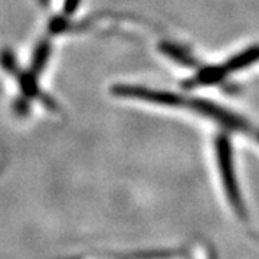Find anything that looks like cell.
Wrapping results in <instances>:
<instances>
[{
    "mask_svg": "<svg viewBox=\"0 0 259 259\" xmlns=\"http://www.w3.org/2000/svg\"><path fill=\"white\" fill-rule=\"evenodd\" d=\"M160 51L161 54L168 56L170 59L176 61L179 64L185 65V66H194L196 65V59L190 55L186 49L180 48L176 44H170V42H163L160 45Z\"/></svg>",
    "mask_w": 259,
    "mask_h": 259,
    "instance_id": "6",
    "label": "cell"
},
{
    "mask_svg": "<svg viewBox=\"0 0 259 259\" xmlns=\"http://www.w3.org/2000/svg\"><path fill=\"white\" fill-rule=\"evenodd\" d=\"M259 59V47H252L246 51H243L241 54L235 55L233 58H231L226 64H225V68L228 72H232V71H239V69H243L246 66H249L253 62H256Z\"/></svg>",
    "mask_w": 259,
    "mask_h": 259,
    "instance_id": "5",
    "label": "cell"
},
{
    "mask_svg": "<svg viewBox=\"0 0 259 259\" xmlns=\"http://www.w3.org/2000/svg\"><path fill=\"white\" fill-rule=\"evenodd\" d=\"M258 140H259V133H258Z\"/></svg>",
    "mask_w": 259,
    "mask_h": 259,
    "instance_id": "9",
    "label": "cell"
},
{
    "mask_svg": "<svg viewBox=\"0 0 259 259\" xmlns=\"http://www.w3.org/2000/svg\"><path fill=\"white\" fill-rule=\"evenodd\" d=\"M216 156H218V166H219V171L222 177L223 187L226 190V196L233 206V209L242 214L243 204H242V197L236 177H235V170H233L231 140L226 136H219L216 139Z\"/></svg>",
    "mask_w": 259,
    "mask_h": 259,
    "instance_id": "1",
    "label": "cell"
},
{
    "mask_svg": "<svg viewBox=\"0 0 259 259\" xmlns=\"http://www.w3.org/2000/svg\"><path fill=\"white\" fill-rule=\"evenodd\" d=\"M185 105L192 111L197 112L206 118L214 121L216 124L222 125L223 128L233 130V131H249L250 130V125L243 118L228 111L226 108H223L214 102L207 101V100H189L186 101Z\"/></svg>",
    "mask_w": 259,
    "mask_h": 259,
    "instance_id": "2",
    "label": "cell"
},
{
    "mask_svg": "<svg viewBox=\"0 0 259 259\" xmlns=\"http://www.w3.org/2000/svg\"><path fill=\"white\" fill-rule=\"evenodd\" d=\"M79 3H81V0H65L64 2V12L66 16H69V15H72L76 12L78 9V6H79Z\"/></svg>",
    "mask_w": 259,
    "mask_h": 259,
    "instance_id": "8",
    "label": "cell"
},
{
    "mask_svg": "<svg viewBox=\"0 0 259 259\" xmlns=\"http://www.w3.org/2000/svg\"><path fill=\"white\" fill-rule=\"evenodd\" d=\"M229 74L225 68V65L221 66H206L200 69L194 79L189 81V85H197V87H207V85H214L225 79V76Z\"/></svg>",
    "mask_w": 259,
    "mask_h": 259,
    "instance_id": "4",
    "label": "cell"
},
{
    "mask_svg": "<svg viewBox=\"0 0 259 259\" xmlns=\"http://www.w3.org/2000/svg\"><path fill=\"white\" fill-rule=\"evenodd\" d=\"M112 94L124 98L140 100V101L164 105V107H180L186 104L185 98L177 94L150 90L146 87H137V85H115L112 87Z\"/></svg>",
    "mask_w": 259,
    "mask_h": 259,
    "instance_id": "3",
    "label": "cell"
},
{
    "mask_svg": "<svg viewBox=\"0 0 259 259\" xmlns=\"http://www.w3.org/2000/svg\"><path fill=\"white\" fill-rule=\"evenodd\" d=\"M48 56H49V47H48L47 44H44V45H40V48L37 49L36 54H35L33 65H35L36 69H42L47 65Z\"/></svg>",
    "mask_w": 259,
    "mask_h": 259,
    "instance_id": "7",
    "label": "cell"
}]
</instances>
